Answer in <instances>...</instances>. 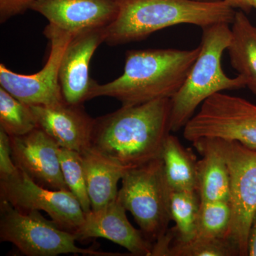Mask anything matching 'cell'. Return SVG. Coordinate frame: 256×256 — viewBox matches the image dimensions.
<instances>
[{
    "mask_svg": "<svg viewBox=\"0 0 256 256\" xmlns=\"http://www.w3.org/2000/svg\"><path fill=\"white\" fill-rule=\"evenodd\" d=\"M171 99L122 106L95 119L90 148L127 170L161 158L171 130Z\"/></svg>",
    "mask_w": 256,
    "mask_h": 256,
    "instance_id": "6da1fadb",
    "label": "cell"
},
{
    "mask_svg": "<svg viewBox=\"0 0 256 256\" xmlns=\"http://www.w3.org/2000/svg\"><path fill=\"white\" fill-rule=\"evenodd\" d=\"M200 52V46L192 50H129L124 74L106 84L96 82L90 100L110 97L122 106H132L158 99H172L182 87Z\"/></svg>",
    "mask_w": 256,
    "mask_h": 256,
    "instance_id": "7a4b0ae2",
    "label": "cell"
},
{
    "mask_svg": "<svg viewBox=\"0 0 256 256\" xmlns=\"http://www.w3.org/2000/svg\"><path fill=\"white\" fill-rule=\"evenodd\" d=\"M118 13L105 30V43L120 46L146 40L156 32L178 25L202 28L218 24L232 25L236 12L225 1L116 0Z\"/></svg>",
    "mask_w": 256,
    "mask_h": 256,
    "instance_id": "3957f363",
    "label": "cell"
},
{
    "mask_svg": "<svg viewBox=\"0 0 256 256\" xmlns=\"http://www.w3.org/2000/svg\"><path fill=\"white\" fill-rule=\"evenodd\" d=\"M200 52L188 78L178 94L171 99L172 132L184 128L197 108L210 97L226 90L246 88L240 76H228L222 68L224 52L232 38L228 24H218L202 28Z\"/></svg>",
    "mask_w": 256,
    "mask_h": 256,
    "instance_id": "277c9868",
    "label": "cell"
},
{
    "mask_svg": "<svg viewBox=\"0 0 256 256\" xmlns=\"http://www.w3.org/2000/svg\"><path fill=\"white\" fill-rule=\"evenodd\" d=\"M118 197L130 212L150 242H156L166 234L172 220L170 190L161 158L128 170L122 178Z\"/></svg>",
    "mask_w": 256,
    "mask_h": 256,
    "instance_id": "5b68a950",
    "label": "cell"
},
{
    "mask_svg": "<svg viewBox=\"0 0 256 256\" xmlns=\"http://www.w3.org/2000/svg\"><path fill=\"white\" fill-rule=\"evenodd\" d=\"M0 240L13 244L23 255L56 256L82 254L89 256H118L121 254L82 249L76 235L46 220L38 210L20 212L9 202H0Z\"/></svg>",
    "mask_w": 256,
    "mask_h": 256,
    "instance_id": "8992f818",
    "label": "cell"
},
{
    "mask_svg": "<svg viewBox=\"0 0 256 256\" xmlns=\"http://www.w3.org/2000/svg\"><path fill=\"white\" fill-rule=\"evenodd\" d=\"M208 139L228 164L232 220L228 239L238 256H248V236L256 212V150L236 141Z\"/></svg>",
    "mask_w": 256,
    "mask_h": 256,
    "instance_id": "52a82bcc",
    "label": "cell"
},
{
    "mask_svg": "<svg viewBox=\"0 0 256 256\" xmlns=\"http://www.w3.org/2000/svg\"><path fill=\"white\" fill-rule=\"evenodd\" d=\"M184 137L191 142L204 138L236 141L256 150V105L224 92L215 94L186 124Z\"/></svg>",
    "mask_w": 256,
    "mask_h": 256,
    "instance_id": "ba28073f",
    "label": "cell"
},
{
    "mask_svg": "<svg viewBox=\"0 0 256 256\" xmlns=\"http://www.w3.org/2000/svg\"><path fill=\"white\" fill-rule=\"evenodd\" d=\"M0 198L20 212L43 210L58 226L75 235L85 220L82 205L72 192L44 188L18 169L0 176Z\"/></svg>",
    "mask_w": 256,
    "mask_h": 256,
    "instance_id": "9c48e42d",
    "label": "cell"
},
{
    "mask_svg": "<svg viewBox=\"0 0 256 256\" xmlns=\"http://www.w3.org/2000/svg\"><path fill=\"white\" fill-rule=\"evenodd\" d=\"M44 33L50 42V50L46 65L40 72L23 75L0 64L1 87L30 106H54L66 102L60 85V70L64 52L74 35L50 24Z\"/></svg>",
    "mask_w": 256,
    "mask_h": 256,
    "instance_id": "30bf717a",
    "label": "cell"
},
{
    "mask_svg": "<svg viewBox=\"0 0 256 256\" xmlns=\"http://www.w3.org/2000/svg\"><path fill=\"white\" fill-rule=\"evenodd\" d=\"M12 159L38 184L52 190H69L64 180L60 146L41 128L20 137H10Z\"/></svg>",
    "mask_w": 256,
    "mask_h": 256,
    "instance_id": "8fae6325",
    "label": "cell"
},
{
    "mask_svg": "<svg viewBox=\"0 0 256 256\" xmlns=\"http://www.w3.org/2000/svg\"><path fill=\"white\" fill-rule=\"evenodd\" d=\"M105 28L88 30L74 35L64 52L60 82L64 100L82 106L90 100L95 80L90 77V64L94 54L105 43Z\"/></svg>",
    "mask_w": 256,
    "mask_h": 256,
    "instance_id": "7c38bea8",
    "label": "cell"
},
{
    "mask_svg": "<svg viewBox=\"0 0 256 256\" xmlns=\"http://www.w3.org/2000/svg\"><path fill=\"white\" fill-rule=\"evenodd\" d=\"M31 10L52 26L76 35L107 28L117 18L118 6L116 0H38Z\"/></svg>",
    "mask_w": 256,
    "mask_h": 256,
    "instance_id": "4fadbf2b",
    "label": "cell"
},
{
    "mask_svg": "<svg viewBox=\"0 0 256 256\" xmlns=\"http://www.w3.org/2000/svg\"><path fill=\"white\" fill-rule=\"evenodd\" d=\"M126 212L117 197L100 210L85 214V220L76 235L80 240L108 239L127 249L133 256H152L154 244L146 238L141 230L133 226Z\"/></svg>",
    "mask_w": 256,
    "mask_h": 256,
    "instance_id": "5bb4252c",
    "label": "cell"
},
{
    "mask_svg": "<svg viewBox=\"0 0 256 256\" xmlns=\"http://www.w3.org/2000/svg\"><path fill=\"white\" fill-rule=\"evenodd\" d=\"M38 127L60 148L78 153L90 148L95 119L82 106L64 102L54 106H31Z\"/></svg>",
    "mask_w": 256,
    "mask_h": 256,
    "instance_id": "9a60e30c",
    "label": "cell"
},
{
    "mask_svg": "<svg viewBox=\"0 0 256 256\" xmlns=\"http://www.w3.org/2000/svg\"><path fill=\"white\" fill-rule=\"evenodd\" d=\"M80 154L92 210H100L117 198L118 185L128 170L92 148Z\"/></svg>",
    "mask_w": 256,
    "mask_h": 256,
    "instance_id": "2e32d148",
    "label": "cell"
},
{
    "mask_svg": "<svg viewBox=\"0 0 256 256\" xmlns=\"http://www.w3.org/2000/svg\"><path fill=\"white\" fill-rule=\"evenodd\" d=\"M192 143L203 156L197 162V193L201 202H230V172L223 156L208 139Z\"/></svg>",
    "mask_w": 256,
    "mask_h": 256,
    "instance_id": "e0dca14e",
    "label": "cell"
},
{
    "mask_svg": "<svg viewBox=\"0 0 256 256\" xmlns=\"http://www.w3.org/2000/svg\"><path fill=\"white\" fill-rule=\"evenodd\" d=\"M228 48L230 66L256 96V26L244 12H236Z\"/></svg>",
    "mask_w": 256,
    "mask_h": 256,
    "instance_id": "ac0fdd59",
    "label": "cell"
},
{
    "mask_svg": "<svg viewBox=\"0 0 256 256\" xmlns=\"http://www.w3.org/2000/svg\"><path fill=\"white\" fill-rule=\"evenodd\" d=\"M165 176L172 192H197V161L192 150L170 134L162 152Z\"/></svg>",
    "mask_w": 256,
    "mask_h": 256,
    "instance_id": "d6986e66",
    "label": "cell"
},
{
    "mask_svg": "<svg viewBox=\"0 0 256 256\" xmlns=\"http://www.w3.org/2000/svg\"><path fill=\"white\" fill-rule=\"evenodd\" d=\"M201 200L196 192H172L170 214L175 223L174 240L186 242L196 236Z\"/></svg>",
    "mask_w": 256,
    "mask_h": 256,
    "instance_id": "ffe728a7",
    "label": "cell"
},
{
    "mask_svg": "<svg viewBox=\"0 0 256 256\" xmlns=\"http://www.w3.org/2000/svg\"><path fill=\"white\" fill-rule=\"evenodd\" d=\"M38 127L31 106L0 87V128L10 137H20Z\"/></svg>",
    "mask_w": 256,
    "mask_h": 256,
    "instance_id": "44dd1931",
    "label": "cell"
},
{
    "mask_svg": "<svg viewBox=\"0 0 256 256\" xmlns=\"http://www.w3.org/2000/svg\"><path fill=\"white\" fill-rule=\"evenodd\" d=\"M232 220L230 202H201L195 236L228 238Z\"/></svg>",
    "mask_w": 256,
    "mask_h": 256,
    "instance_id": "7402d4cb",
    "label": "cell"
},
{
    "mask_svg": "<svg viewBox=\"0 0 256 256\" xmlns=\"http://www.w3.org/2000/svg\"><path fill=\"white\" fill-rule=\"evenodd\" d=\"M60 156L66 184L78 200L84 213H89L92 206L82 156L77 152L60 148Z\"/></svg>",
    "mask_w": 256,
    "mask_h": 256,
    "instance_id": "603a6c76",
    "label": "cell"
},
{
    "mask_svg": "<svg viewBox=\"0 0 256 256\" xmlns=\"http://www.w3.org/2000/svg\"><path fill=\"white\" fill-rule=\"evenodd\" d=\"M169 256H238L228 238H212L195 236L186 242L173 239Z\"/></svg>",
    "mask_w": 256,
    "mask_h": 256,
    "instance_id": "cb8c5ba5",
    "label": "cell"
},
{
    "mask_svg": "<svg viewBox=\"0 0 256 256\" xmlns=\"http://www.w3.org/2000/svg\"><path fill=\"white\" fill-rule=\"evenodd\" d=\"M18 170L12 159L10 137L0 128V176L14 174Z\"/></svg>",
    "mask_w": 256,
    "mask_h": 256,
    "instance_id": "d4e9b609",
    "label": "cell"
},
{
    "mask_svg": "<svg viewBox=\"0 0 256 256\" xmlns=\"http://www.w3.org/2000/svg\"><path fill=\"white\" fill-rule=\"evenodd\" d=\"M38 0H0V23L4 24L10 18L22 14Z\"/></svg>",
    "mask_w": 256,
    "mask_h": 256,
    "instance_id": "484cf974",
    "label": "cell"
},
{
    "mask_svg": "<svg viewBox=\"0 0 256 256\" xmlns=\"http://www.w3.org/2000/svg\"><path fill=\"white\" fill-rule=\"evenodd\" d=\"M233 9H238L246 14L250 12L254 0H224Z\"/></svg>",
    "mask_w": 256,
    "mask_h": 256,
    "instance_id": "4316f807",
    "label": "cell"
},
{
    "mask_svg": "<svg viewBox=\"0 0 256 256\" xmlns=\"http://www.w3.org/2000/svg\"><path fill=\"white\" fill-rule=\"evenodd\" d=\"M248 248V256H256V212L250 225Z\"/></svg>",
    "mask_w": 256,
    "mask_h": 256,
    "instance_id": "83f0119b",
    "label": "cell"
},
{
    "mask_svg": "<svg viewBox=\"0 0 256 256\" xmlns=\"http://www.w3.org/2000/svg\"><path fill=\"white\" fill-rule=\"evenodd\" d=\"M194 1L201 2H218L224 0H194Z\"/></svg>",
    "mask_w": 256,
    "mask_h": 256,
    "instance_id": "f1b7e54d",
    "label": "cell"
},
{
    "mask_svg": "<svg viewBox=\"0 0 256 256\" xmlns=\"http://www.w3.org/2000/svg\"><path fill=\"white\" fill-rule=\"evenodd\" d=\"M252 8H254V9H256V0H254V2H252Z\"/></svg>",
    "mask_w": 256,
    "mask_h": 256,
    "instance_id": "f546056e",
    "label": "cell"
}]
</instances>
